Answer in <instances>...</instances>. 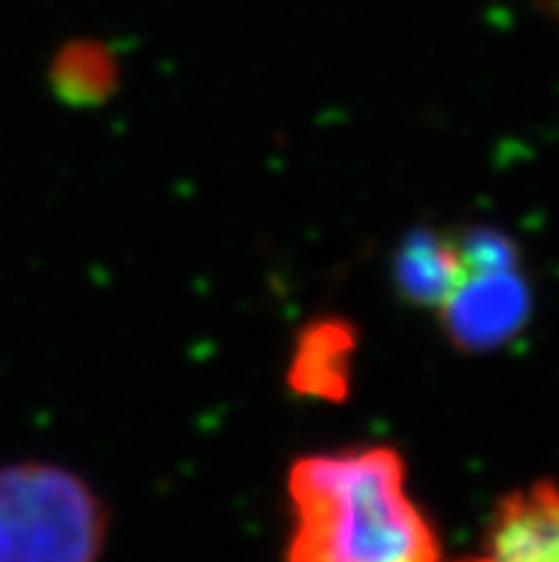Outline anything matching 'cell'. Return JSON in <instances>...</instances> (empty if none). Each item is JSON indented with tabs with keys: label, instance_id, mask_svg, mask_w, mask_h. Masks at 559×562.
<instances>
[{
	"label": "cell",
	"instance_id": "6da1fadb",
	"mask_svg": "<svg viewBox=\"0 0 559 562\" xmlns=\"http://www.w3.org/2000/svg\"><path fill=\"white\" fill-rule=\"evenodd\" d=\"M286 492L283 562H448L437 528L411 497L405 460L389 446L300 457Z\"/></svg>",
	"mask_w": 559,
	"mask_h": 562
},
{
	"label": "cell",
	"instance_id": "277c9868",
	"mask_svg": "<svg viewBox=\"0 0 559 562\" xmlns=\"http://www.w3.org/2000/svg\"><path fill=\"white\" fill-rule=\"evenodd\" d=\"M457 562H559V488L534 483L496 506L482 551Z\"/></svg>",
	"mask_w": 559,
	"mask_h": 562
},
{
	"label": "cell",
	"instance_id": "7a4b0ae2",
	"mask_svg": "<svg viewBox=\"0 0 559 562\" xmlns=\"http://www.w3.org/2000/svg\"><path fill=\"white\" fill-rule=\"evenodd\" d=\"M109 517L83 477L52 463L0 465V562H100Z\"/></svg>",
	"mask_w": 559,
	"mask_h": 562
},
{
	"label": "cell",
	"instance_id": "3957f363",
	"mask_svg": "<svg viewBox=\"0 0 559 562\" xmlns=\"http://www.w3.org/2000/svg\"><path fill=\"white\" fill-rule=\"evenodd\" d=\"M460 246V278L437 306L448 335L466 349L503 346L525 323L532 300L517 255L500 235H468Z\"/></svg>",
	"mask_w": 559,
	"mask_h": 562
}]
</instances>
